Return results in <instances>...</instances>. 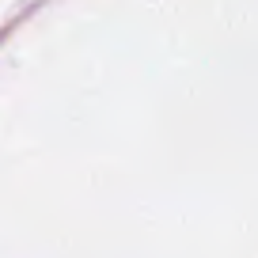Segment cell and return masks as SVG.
Returning a JSON list of instances; mask_svg holds the SVG:
<instances>
[]
</instances>
